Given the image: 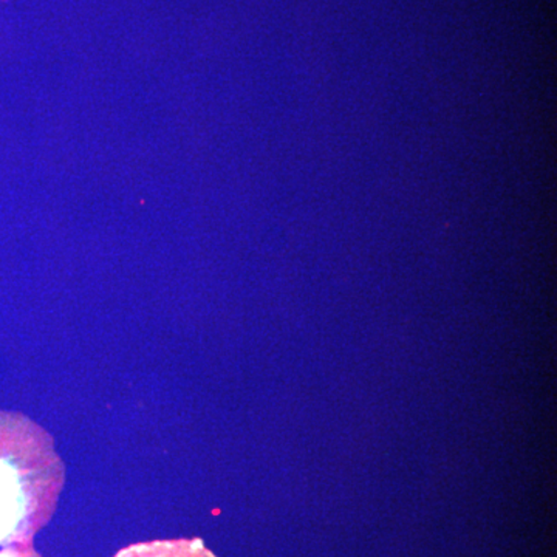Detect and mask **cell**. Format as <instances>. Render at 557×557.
Instances as JSON below:
<instances>
[{"label":"cell","instance_id":"cell-1","mask_svg":"<svg viewBox=\"0 0 557 557\" xmlns=\"http://www.w3.org/2000/svg\"><path fill=\"white\" fill-rule=\"evenodd\" d=\"M65 468L46 429L0 410V548L33 544L54 515Z\"/></svg>","mask_w":557,"mask_h":557},{"label":"cell","instance_id":"cell-2","mask_svg":"<svg viewBox=\"0 0 557 557\" xmlns=\"http://www.w3.org/2000/svg\"><path fill=\"white\" fill-rule=\"evenodd\" d=\"M113 557H218L201 539L143 542L121 549Z\"/></svg>","mask_w":557,"mask_h":557},{"label":"cell","instance_id":"cell-3","mask_svg":"<svg viewBox=\"0 0 557 557\" xmlns=\"http://www.w3.org/2000/svg\"><path fill=\"white\" fill-rule=\"evenodd\" d=\"M0 557H40V555L33 548V544H22L0 548Z\"/></svg>","mask_w":557,"mask_h":557}]
</instances>
